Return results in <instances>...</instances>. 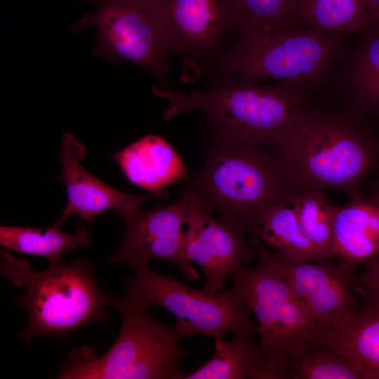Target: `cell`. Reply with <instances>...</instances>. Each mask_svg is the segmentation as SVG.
Segmentation results:
<instances>
[{
  "label": "cell",
  "instance_id": "obj_26",
  "mask_svg": "<svg viewBox=\"0 0 379 379\" xmlns=\"http://www.w3.org/2000/svg\"><path fill=\"white\" fill-rule=\"evenodd\" d=\"M357 288L363 299L379 302V255L364 264V269L357 276Z\"/></svg>",
  "mask_w": 379,
  "mask_h": 379
},
{
  "label": "cell",
  "instance_id": "obj_21",
  "mask_svg": "<svg viewBox=\"0 0 379 379\" xmlns=\"http://www.w3.org/2000/svg\"><path fill=\"white\" fill-rule=\"evenodd\" d=\"M299 15L304 25L331 34H361L375 25L367 0H301Z\"/></svg>",
  "mask_w": 379,
  "mask_h": 379
},
{
  "label": "cell",
  "instance_id": "obj_1",
  "mask_svg": "<svg viewBox=\"0 0 379 379\" xmlns=\"http://www.w3.org/2000/svg\"><path fill=\"white\" fill-rule=\"evenodd\" d=\"M168 100L164 120L187 112L203 114L213 140L250 149H274L299 114L310 94L286 83H249L231 77L211 78L205 88L189 93L154 86Z\"/></svg>",
  "mask_w": 379,
  "mask_h": 379
},
{
  "label": "cell",
  "instance_id": "obj_22",
  "mask_svg": "<svg viewBox=\"0 0 379 379\" xmlns=\"http://www.w3.org/2000/svg\"><path fill=\"white\" fill-rule=\"evenodd\" d=\"M287 201L307 238L324 260L332 258L333 229L336 206L319 190H291Z\"/></svg>",
  "mask_w": 379,
  "mask_h": 379
},
{
  "label": "cell",
  "instance_id": "obj_12",
  "mask_svg": "<svg viewBox=\"0 0 379 379\" xmlns=\"http://www.w3.org/2000/svg\"><path fill=\"white\" fill-rule=\"evenodd\" d=\"M189 192L192 200L185 234V255L201 268L203 289L212 293L226 289L227 279L255 255L248 234L233 222L213 216V211Z\"/></svg>",
  "mask_w": 379,
  "mask_h": 379
},
{
  "label": "cell",
  "instance_id": "obj_2",
  "mask_svg": "<svg viewBox=\"0 0 379 379\" xmlns=\"http://www.w3.org/2000/svg\"><path fill=\"white\" fill-rule=\"evenodd\" d=\"M274 149L292 190L334 189L351 199L379 161V145L353 115L310 105Z\"/></svg>",
  "mask_w": 379,
  "mask_h": 379
},
{
  "label": "cell",
  "instance_id": "obj_10",
  "mask_svg": "<svg viewBox=\"0 0 379 379\" xmlns=\"http://www.w3.org/2000/svg\"><path fill=\"white\" fill-rule=\"evenodd\" d=\"M255 256L269 262L289 284L325 332L338 328L359 308L356 268L344 262L298 260L251 243Z\"/></svg>",
  "mask_w": 379,
  "mask_h": 379
},
{
  "label": "cell",
  "instance_id": "obj_17",
  "mask_svg": "<svg viewBox=\"0 0 379 379\" xmlns=\"http://www.w3.org/2000/svg\"><path fill=\"white\" fill-rule=\"evenodd\" d=\"M379 255V205L361 196L338 206L332 258L357 268Z\"/></svg>",
  "mask_w": 379,
  "mask_h": 379
},
{
  "label": "cell",
  "instance_id": "obj_19",
  "mask_svg": "<svg viewBox=\"0 0 379 379\" xmlns=\"http://www.w3.org/2000/svg\"><path fill=\"white\" fill-rule=\"evenodd\" d=\"M265 245L298 260H324L303 232L287 200L277 202L260 218L251 232Z\"/></svg>",
  "mask_w": 379,
  "mask_h": 379
},
{
  "label": "cell",
  "instance_id": "obj_11",
  "mask_svg": "<svg viewBox=\"0 0 379 379\" xmlns=\"http://www.w3.org/2000/svg\"><path fill=\"white\" fill-rule=\"evenodd\" d=\"M191 200V193L185 190L176 201L150 211L139 210L124 220L121 242L107 260L131 268L149 265L154 259L164 260L178 266L187 279L199 280L184 248Z\"/></svg>",
  "mask_w": 379,
  "mask_h": 379
},
{
  "label": "cell",
  "instance_id": "obj_4",
  "mask_svg": "<svg viewBox=\"0 0 379 379\" xmlns=\"http://www.w3.org/2000/svg\"><path fill=\"white\" fill-rule=\"evenodd\" d=\"M105 300L121 317L116 340L101 356L88 347L73 350L57 378L183 379L180 364L187 351L178 327L153 319L149 307L125 291L119 298L106 295Z\"/></svg>",
  "mask_w": 379,
  "mask_h": 379
},
{
  "label": "cell",
  "instance_id": "obj_18",
  "mask_svg": "<svg viewBox=\"0 0 379 379\" xmlns=\"http://www.w3.org/2000/svg\"><path fill=\"white\" fill-rule=\"evenodd\" d=\"M361 35L349 56L343 58L338 82L356 107L379 111V25Z\"/></svg>",
  "mask_w": 379,
  "mask_h": 379
},
{
  "label": "cell",
  "instance_id": "obj_28",
  "mask_svg": "<svg viewBox=\"0 0 379 379\" xmlns=\"http://www.w3.org/2000/svg\"><path fill=\"white\" fill-rule=\"evenodd\" d=\"M371 200L379 205V187L373 192Z\"/></svg>",
  "mask_w": 379,
  "mask_h": 379
},
{
  "label": "cell",
  "instance_id": "obj_16",
  "mask_svg": "<svg viewBox=\"0 0 379 379\" xmlns=\"http://www.w3.org/2000/svg\"><path fill=\"white\" fill-rule=\"evenodd\" d=\"M343 357L360 379H379V302L364 304L336 328L312 339Z\"/></svg>",
  "mask_w": 379,
  "mask_h": 379
},
{
  "label": "cell",
  "instance_id": "obj_27",
  "mask_svg": "<svg viewBox=\"0 0 379 379\" xmlns=\"http://www.w3.org/2000/svg\"><path fill=\"white\" fill-rule=\"evenodd\" d=\"M367 1L373 15L375 25H379V0H367Z\"/></svg>",
  "mask_w": 379,
  "mask_h": 379
},
{
  "label": "cell",
  "instance_id": "obj_24",
  "mask_svg": "<svg viewBox=\"0 0 379 379\" xmlns=\"http://www.w3.org/2000/svg\"><path fill=\"white\" fill-rule=\"evenodd\" d=\"M241 32L247 28L293 29L305 26L301 0H230Z\"/></svg>",
  "mask_w": 379,
  "mask_h": 379
},
{
  "label": "cell",
  "instance_id": "obj_25",
  "mask_svg": "<svg viewBox=\"0 0 379 379\" xmlns=\"http://www.w3.org/2000/svg\"><path fill=\"white\" fill-rule=\"evenodd\" d=\"M288 379L360 378L339 354L311 340L291 361Z\"/></svg>",
  "mask_w": 379,
  "mask_h": 379
},
{
  "label": "cell",
  "instance_id": "obj_14",
  "mask_svg": "<svg viewBox=\"0 0 379 379\" xmlns=\"http://www.w3.org/2000/svg\"><path fill=\"white\" fill-rule=\"evenodd\" d=\"M87 152L86 147L74 135H62L59 149L62 168L60 178L66 188L67 202L60 218L53 224L55 227L60 228L72 213L91 222L96 215L108 210L116 211L124 220L140 210L148 199L156 197L152 193H126L94 176L80 163Z\"/></svg>",
  "mask_w": 379,
  "mask_h": 379
},
{
  "label": "cell",
  "instance_id": "obj_20",
  "mask_svg": "<svg viewBox=\"0 0 379 379\" xmlns=\"http://www.w3.org/2000/svg\"><path fill=\"white\" fill-rule=\"evenodd\" d=\"M91 244V230L80 226L73 234L51 225L48 228L4 226L0 227V244L18 253L46 258L50 265L62 260L63 253L76 250L79 246Z\"/></svg>",
  "mask_w": 379,
  "mask_h": 379
},
{
  "label": "cell",
  "instance_id": "obj_13",
  "mask_svg": "<svg viewBox=\"0 0 379 379\" xmlns=\"http://www.w3.org/2000/svg\"><path fill=\"white\" fill-rule=\"evenodd\" d=\"M172 53L203 69L241 30L230 0H161Z\"/></svg>",
  "mask_w": 379,
  "mask_h": 379
},
{
  "label": "cell",
  "instance_id": "obj_23",
  "mask_svg": "<svg viewBox=\"0 0 379 379\" xmlns=\"http://www.w3.org/2000/svg\"><path fill=\"white\" fill-rule=\"evenodd\" d=\"M256 333L239 332L227 341L225 338L215 340V352L203 365L183 379H246L251 371L258 347Z\"/></svg>",
  "mask_w": 379,
  "mask_h": 379
},
{
  "label": "cell",
  "instance_id": "obj_15",
  "mask_svg": "<svg viewBox=\"0 0 379 379\" xmlns=\"http://www.w3.org/2000/svg\"><path fill=\"white\" fill-rule=\"evenodd\" d=\"M111 157L131 184L159 199L167 197L166 187L187 178L181 157L160 135H145Z\"/></svg>",
  "mask_w": 379,
  "mask_h": 379
},
{
  "label": "cell",
  "instance_id": "obj_6",
  "mask_svg": "<svg viewBox=\"0 0 379 379\" xmlns=\"http://www.w3.org/2000/svg\"><path fill=\"white\" fill-rule=\"evenodd\" d=\"M185 190L251 234L262 215L291 191L277 156L212 140Z\"/></svg>",
  "mask_w": 379,
  "mask_h": 379
},
{
  "label": "cell",
  "instance_id": "obj_7",
  "mask_svg": "<svg viewBox=\"0 0 379 379\" xmlns=\"http://www.w3.org/2000/svg\"><path fill=\"white\" fill-rule=\"evenodd\" d=\"M255 257V266H241L231 278L256 317L258 355L267 378L288 379L291 361L325 331L287 281L265 260Z\"/></svg>",
  "mask_w": 379,
  "mask_h": 379
},
{
  "label": "cell",
  "instance_id": "obj_8",
  "mask_svg": "<svg viewBox=\"0 0 379 379\" xmlns=\"http://www.w3.org/2000/svg\"><path fill=\"white\" fill-rule=\"evenodd\" d=\"M98 29L93 54L105 60L130 61L167 85L172 50L161 0H99V7L72 28Z\"/></svg>",
  "mask_w": 379,
  "mask_h": 379
},
{
  "label": "cell",
  "instance_id": "obj_5",
  "mask_svg": "<svg viewBox=\"0 0 379 379\" xmlns=\"http://www.w3.org/2000/svg\"><path fill=\"white\" fill-rule=\"evenodd\" d=\"M0 251L1 276L25 289L17 301L28 312L27 326L20 333L25 342L40 335H63L107 319V294L100 290L86 259L70 263L62 260L38 272L26 259Z\"/></svg>",
  "mask_w": 379,
  "mask_h": 379
},
{
  "label": "cell",
  "instance_id": "obj_3",
  "mask_svg": "<svg viewBox=\"0 0 379 379\" xmlns=\"http://www.w3.org/2000/svg\"><path fill=\"white\" fill-rule=\"evenodd\" d=\"M348 36L309 26L247 28L227 51L202 69L211 79L231 77L249 83L273 80L310 95L334 75L347 49Z\"/></svg>",
  "mask_w": 379,
  "mask_h": 379
},
{
  "label": "cell",
  "instance_id": "obj_9",
  "mask_svg": "<svg viewBox=\"0 0 379 379\" xmlns=\"http://www.w3.org/2000/svg\"><path fill=\"white\" fill-rule=\"evenodd\" d=\"M132 269L135 275L126 281L125 291L148 307L155 305L170 311L184 338L204 334L215 340L230 333L257 334L253 312L237 288L212 293L159 274L149 265Z\"/></svg>",
  "mask_w": 379,
  "mask_h": 379
}]
</instances>
